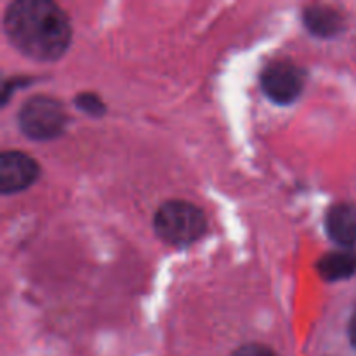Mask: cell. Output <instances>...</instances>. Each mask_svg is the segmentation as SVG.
Here are the masks:
<instances>
[{
    "label": "cell",
    "mask_w": 356,
    "mask_h": 356,
    "mask_svg": "<svg viewBox=\"0 0 356 356\" xmlns=\"http://www.w3.org/2000/svg\"><path fill=\"white\" fill-rule=\"evenodd\" d=\"M325 229L330 238L343 249L356 245V205L337 204L325 216Z\"/></svg>",
    "instance_id": "obj_6"
},
{
    "label": "cell",
    "mask_w": 356,
    "mask_h": 356,
    "mask_svg": "<svg viewBox=\"0 0 356 356\" xmlns=\"http://www.w3.org/2000/svg\"><path fill=\"white\" fill-rule=\"evenodd\" d=\"M75 104L79 106V110L86 111V113L92 115V117H101V115L104 113V110H106V108H104V103L101 101V97L92 92L79 94V96L75 97Z\"/></svg>",
    "instance_id": "obj_9"
},
{
    "label": "cell",
    "mask_w": 356,
    "mask_h": 356,
    "mask_svg": "<svg viewBox=\"0 0 356 356\" xmlns=\"http://www.w3.org/2000/svg\"><path fill=\"white\" fill-rule=\"evenodd\" d=\"M306 28L315 37L330 38L339 35L344 30V17L334 7L329 6H309L302 14Z\"/></svg>",
    "instance_id": "obj_7"
},
{
    "label": "cell",
    "mask_w": 356,
    "mask_h": 356,
    "mask_svg": "<svg viewBox=\"0 0 356 356\" xmlns=\"http://www.w3.org/2000/svg\"><path fill=\"white\" fill-rule=\"evenodd\" d=\"M348 334H350V341L351 344L356 348V309L353 313V316H351L350 320V329H348Z\"/></svg>",
    "instance_id": "obj_11"
},
{
    "label": "cell",
    "mask_w": 356,
    "mask_h": 356,
    "mask_svg": "<svg viewBox=\"0 0 356 356\" xmlns=\"http://www.w3.org/2000/svg\"><path fill=\"white\" fill-rule=\"evenodd\" d=\"M40 169L30 155L23 152H3L0 156V191L17 193L37 181Z\"/></svg>",
    "instance_id": "obj_5"
},
{
    "label": "cell",
    "mask_w": 356,
    "mask_h": 356,
    "mask_svg": "<svg viewBox=\"0 0 356 356\" xmlns=\"http://www.w3.org/2000/svg\"><path fill=\"white\" fill-rule=\"evenodd\" d=\"M232 356H278L273 350L263 344H245L238 348Z\"/></svg>",
    "instance_id": "obj_10"
},
{
    "label": "cell",
    "mask_w": 356,
    "mask_h": 356,
    "mask_svg": "<svg viewBox=\"0 0 356 356\" xmlns=\"http://www.w3.org/2000/svg\"><path fill=\"white\" fill-rule=\"evenodd\" d=\"M3 28L10 44L37 61L61 58L72 42L65 10L49 0H17L6 9Z\"/></svg>",
    "instance_id": "obj_1"
},
{
    "label": "cell",
    "mask_w": 356,
    "mask_h": 356,
    "mask_svg": "<svg viewBox=\"0 0 356 356\" xmlns=\"http://www.w3.org/2000/svg\"><path fill=\"white\" fill-rule=\"evenodd\" d=\"M17 124L24 136L35 141H49L63 134L68 117L61 101L51 96H33L19 108Z\"/></svg>",
    "instance_id": "obj_3"
},
{
    "label": "cell",
    "mask_w": 356,
    "mask_h": 356,
    "mask_svg": "<svg viewBox=\"0 0 356 356\" xmlns=\"http://www.w3.org/2000/svg\"><path fill=\"white\" fill-rule=\"evenodd\" d=\"M318 271L325 280H346L356 273V250L343 249L329 252L318 261Z\"/></svg>",
    "instance_id": "obj_8"
},
{
    "label": "cell",
    "mask_w": 356,
    "mask_h": 356,
    "mask_svg": "<svg viewBox=\"0 0 356 356\" xmlns=\"http://www.w3.org/2000/svg\"><path fill=\"white\" fill-rule=\"evenodd\" d=\"M153 226L163 242L186 247L202 238L207 229V219L202 209L190 202L169 200L155 212Z\"/></svg>",
    "instance_id": "obj_2"
},
{
    "label": "cell",
    "mask_w": 356,
    "mask_h": 356,
    "mask_svg": "<svg viewBox=\"0 0 356 356\" xmlns=\"http://www.w3.org/2000/svg\"><path fill=\"white\" fill-rule=\"evenodd\" d=\"M261 87L271 101L291 104L305 89V73L287 59L271 61L261 73Z\"/></svg>",
    "instance_id": "obj_4"
}]
</instances>
